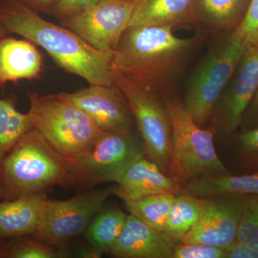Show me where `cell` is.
<instances>
[{"label": "cell", "mask_w": 258, "mask_h": 258, "mask_svg": "<svg viewBox=\"0 0 258 258\" xmlns=\"http://www.w3.org/2000/svg\"><path fill=\"white\" fill-rule=\"evenodd\" d=\"M198 42L176 37L170 27H129L113 52L112 67L163 98L174 95V82Z\"/></svg>", "instance_id": "1"}, {"label": "cell", "mask_w": 258, "mask_h": 258, "mask_svg": "<svg viewBox=\"0 0 258 258\" xmlns=\"http://www.w3.org/2000/svg\"><path fill=\"white\" fill-rule=\"evenodd\" d=\"M0 20L8 34H16L41 47L55 63L89 85L113 86V53L102 52L70 29L50 23L13 0H0Z\"/></svg>", "instance_id": "2"}, {"label": "cell", "mask_w": 258, "mask_h": 258, "mask_svg": "<svg viewBox=\"0 0 258 258\" xmlns=\"http://www.w3.org/2000/svg\"><path fill=\"white\" fill-rule=\"evenodd\" d=\"M69 159L37 129L22 136L3 163L2 180L13 199L46 195L54 186L68 187Z\"/></svg>", "instance_id": "3"}, {"label": "cell", "mask_w": 258, "mask_h": 258, "mask_svg": "<svg viewBox=\"0 0 258 258\" xmlns=\"http://www.w3.org/2000/svg\"><path fill=\"white\" fill-rule=\"evenodd\" d=\"M27 96L34 128L69 160L83 155L104 133L87 113L60 93L28 92Z\"/></svg>", "instance_id": "4"}, {"label": "cell", "mask_w": 258, "mask_h": 258, "mask_svg": "<svg viewBox=\"0 0 258 258\" xmlns=\"http://www.w3.org/2000/svg\"><path fill=\"white\" fill-rule=\"evenodd\" d=\"M163 100L171 122V175L184 183L198 176L231 174L217 156L214 131L199 126L174 95Z\"/></svg>", "instance_id": "5"}, {"label": "cell", "mask_w": 258, "mask_h": 258, "mask_svg": "<svg viewBox=\"0 0 258 258\" xmlns=\"http://www.w3.org/2000/svg\"><path fill=\"white\" fill-rule=\"evenodd\" d=\"M145 155L134 131L104 132L81 157L69 160L68 187L88 189L113 180L130 163Z\"/></svg>", "instance_id": "6"}, {"label": "cell", "mask_w": 258, "mask_h": 258, "mask_svg": "<svg viewBox=\"0 0 258 258\" xmlns=\"http://www.w3.org/2000/svg\"><path fill=\"white\" fill-rule=\"evenodd\" d=\"M113 76L128 101L146 157L171 176V122L164 100L139 87L113 68Z\"/></svg>", "instance_id": "7"}, {"label": "cell", "mask_w": 258, "mask_h": 258, "mask_svg": "<svg viewBox=\"0 0 258 258\" xmlns=\"http://www.w3.org/2000/svg\"><path fill=\"white\" fill-rule=\"evenodd\" d=\"M245 49L246 45L233 32L225 45L205 61L194 75L182 103L199 126H205L212 116Z\"/></svg>", "instance_id": "8"}, {"label": "cell", "mask_w": 258, "mask_h": 258, "mask_svg": "<svg viewBox=\"0 0 258 258\" xmlns=\"http://www.w3.org/2000/svg\"><path fill=\"white\" fill-rule=\"evenodd\" d=\"M112 195L111 187L79 194L67 200L46 198L33 237L55 246L86 231Z\"/></svg>", "instance_id": "9"}, {"label": "cell", "mask_w": 258, "mask_h": 258, "mask_svg": "<svg viewBox=\"0 0 258 258\" xmlns=\"http://www.w3.org/2000/svg\"><path fill=\"white\" fill-rule=\"evenodd\" d=\"M138 2L100 0L79 13L60 20V25L79 35L102 52H114Z\"/></svg>", "instance_id": "10"}, {"label": "cell", "mask_w": 258, "mask_h": 258, "mask_svg": "<svg viewBox=\"0 0 258 258\" xmlns=\"http://www.w3.org/2000/svg\"><path fill=\"white\" fill-rule=\"evenodd\" d=\"M244 200L241 195L207 199L201 216L181 242L225 249L237 240Z\"/></svg>", "instance_id": "11"}, {"label": "cell", "mask_w": 258, "mask_h": 258, "mask_svg": "<svg viewBox=\"0 0 258 258\" xmlns=\"http://www.w3.org/2000/svg\"><path fill=\"white\" fill-rule=\"evenodd\" d=\"M60 93L87 113L103 132L133 131L135 122L128 101L116 85H90L75 92Z\"/></svg>", "instance_id": "12"}, {"label": "cell", "mask_w": 258, "mask_h": 258, "mask_svg": "<svg viewBox=\"0 0 258 258\" xmlns=\"http://www.w3.org/2000/svg\"><path fill=\"white\" fill-rule=\"evenodd\" d=\"M258 90V45L246 47L237 74L222 100L219 130L221 135L232 137L242 123Z\"/></svg>", "instance_id": "13"}, {"label": "cell", "mask_w": 258, "mask_h": 258, "mask_svg": "<svg viewBox=\"0 0 258 258\" xmlns=\"http://www.w3.org/2000/svg\"><path fill=\"white\" fill-rule=\"evenodd\" d=\"M111 186L112 195L125 202L159 195H179L184 182L167 175L145 155L135 159L118 174Z\"/></svg>", "instance_id": "14"}, {"label": "cell", "mask_w": 258, "mask_h": 258, "mask_svg": "<svg viewBox=\"0 0 258 258\" xmlns=\"http://www.w3.org/2000/svg\"><path fill=\"white\" fill-rule=\"evenodd\" d=\"M176 244L164 232L130 214L109 253L118 258H171Z\"/></svg>", "instance_id": "15"}, {"label": "cell", "mask_w": 258, "mask_h": 258, "mask_svg": "<svg viewBox=\"0 0 258 258\" xmlns=\"http://www.w3.org/2000/svg\"><path fill=\"white\" fill-rule=\"evenodd\" d=\"M43 57L28 39L3 37L0 40V88L7 83L40 78Z\"/></svg>", "instance_id": "16"}, {"label": "cell", "mask_w": 258, "mask_h": 258, "mask_svg": "<svg viewBox=\"0 0 258 258\" xmlns=\"http://www.w3.org/2000/svg\"><path fill=\"white\" fill-rule=\"evenodd\" d=\"M47 198V195H37L0 202V237L33 235Z\"/></svg>", "instance_id": "17"}, {"label": "cell", "mask_w": 258, "mask_h": 258, "mask_svg": "<svg viewBox=\"0 0 258 258\" xmlns=\"http://www.w3.org/2000/svg\"><path fill=\"white\" fill-rule=\"evenodd\" d=\"M195 22L193 0H142L137 3L128 28L157 25L173 29Z\"/></svg>", "instance_id": "18"}, {"label": "cell", "mask_w": 258, "mask_h": 258, "mask_svg": "<svg viewBox=\"0 0 258 258\" xmlns=\"http://www.w3.org/2000/svg\"><path fill=\"white\" fill-rule=\"evenodd\" d=\"M179 195L205 199L226 195H258V173L198 176L185 181Z\"/></svg>", "instance_id": "19"}, {"label": "cell", "mask_w": 258, "mask_h": 258, "mask_svg": "<svg viewBox=\"0 0 258 258\" xmlns=\"http://www.w3.org/2000/svg\"><path fill=\"white\" fill-rule=\"evenodd\" d=\"M250 0H193L195 21L215 30L237 28Z\"/></svg>", "instance_id": "20"}, {"label": "cell", "mask_w": 258, "mask_h": 258, "mask_svg": "<svg viewBox=\"0 0 258 258\" xmlns=\"http://www.w3.org/2000/svg\"><path fill=\"white\" fill-rule=\"evenodd\" d=\"M34 128L28 113L17 108L14 96L0 98V181L3 163L10 149L30 129Z\"/></svg>", "instance_id": "21"}, {"label": "cell", "mask_w": 258, "mask_h": 258, "mask_svg": "<svg viewBox=\"0 0 258 258\" xmlns=\"http://www.w3.org/2000/svg\"><path fill=\"white\" fill-rule=\"evenodd\" d=\"M206 202L205 198L176 195L163 232L176 243L181 242L201 216Z\"/></svg>", "instance_id": "22"}, {"label": "cell", "mask_w": 258, "mask_h": 258, "mask_svg": "<svg viewBox=\"0 0 258 258\" xmlns=\"http://www.w3.org/2000/svg\"><path fill=\"white\" fill-rule=\"evenodd\" d=\"M126 218V214L120 209L110 208L98 212L86 230V240L103 253L109 252L119 237Z\"/></svg>", "instance_id": "23"}, {"label": "cell", "mask_w": 258, "mask_h": 258, "mask_svg": "<svg viewBox=\"0 0 258 258\" xmlns=\"http://www.w3.org/2000/svg\"><path fill=\"white\" fill-rule=\"evenodd\" d=\"M176 196L171 194H159L124 204L131 215L163 232Z\"/></svg>", "instance_id": "24"}, {"label": "cell", "mask_w": 258, "mask_h": 258, "mask_svg": "<svg viewBox=\"0 0 258 258\" xmlns=\"http://www.w3.org/2000/svg\"><path fill=\"white\" fill-rule=\"evenodd\" d=\"M230 138L234 174L258 173V126Z\"/></svg>", "instance_id": "25"}, {"label": "cell", "mask_w": 258, "mask_h": 258, "mask_svg": "<svg viewBox=\"0 0 258 258\" xmlns=\"http://www.w3.org/2000/svg\"><path fill=\"white\" fill-rule=\"evenodd\" d=\"M33 238L21 239L7 245L9 258H61L68 256L64 245H52Z\"/></svg>", "instance_id": "26"}, {"label": "cell", "mask_w": 258, "mask_h": 258, "mask_svg": "<svg viewBox=\"0 0 258 258\" xmlns=\"http://www.w3.org/2000/svg\"><path fill=\"white\" fill-rule=\"evenodd\" d=\"M237 240L258 251V195H244Z\"/></svg>", "instance_id": "27"}, {"label": "cell", "mask_w": 258, "mask_h": 258, "mask_svg": "<svg viewBox=\"0 0 258 258\" xmlns=\"http://www.w3.org/2000/svg\"><path fill=\"white\" fill-rule=\"evenodd\" d=\"M234 33L246 47L258 45V0H250L247 12Z\"/></svg>", "instance_id": "28"}, {"label": "cell", "mask_w": 258, "mask_h": 258, "mask_svg": "<svg viewBox=\"0 0 258 258\" xmlns=\"http://www.w3.org/2000/svg\"><path fill=\"white\" fill-rule=\"evenodd\" d=\"M171 258H227V254L214 246L179 242L174 246Z\"/></svg>", "instance_id": "29"}, {"label": "cell", "mask_w": 258, "mask_h": 258, "mask_svg": "<svg viewBox=\"0 0 258 258\" xmlns=\"http://www.w3.org/2000/svg\"><path fill=\"white\" fill-rule=\"evenodd\" d=\"M100 0H60L55 16L59 20L79 13Z\"/></svg>", "instance_id": "30"}, {"label": "cell", "mask_w": 258, "mask_h": 258, "mask_svg": "<svg viewBox=\"0 0 258 258\" xmlns=\"http://www.w3.org/2000/svg\"><path fill=\"white\" fill-rule=\"evenodd\" d=\"M38 13L55 15L60 0H13Z\"/></svg>", "instance_id": "31"}, {"label": "cell", "mask_w": 258, "mask_h": 258, "mask_svg": "<svg viewBox=\"0 0 258 258\" xmlns=\"http://www.w3.org/2000/svg\"><path fill=\"white\" fill-rule=\"evenodd\" d=\"M223 249L227 258H258L257 250L237 240Z\"/></svg>", "instance_id": "32"}, {"label": "cell", "mask_w": 258, "mask_h": 258, "mask_svg": "<svg viewBox=\"0 0 258 258\" xmlns=\"http://www.w3.org/2000/svg\"><path fill=\"white\" fill-rule=\"evenodd\" d=\"M247 118L248 122H247L245 126L242 130L247 131L258 126V90L252 103L247 108L242 120ZM244 131H242V132H244Z\"/></svg>", "instance_id": "33"}, {"label": "cell", "mask_w": 258, "mask_h": 258, "mask_svg": "<svg viewBox=\"0 0 258 258\" xmlns=\"http://www.w3.org/2000/svg\"><path fill=\"white\" fill-rule=\"evenodd\" d=\"M103 252L91 245L86 246L80 249L79 257L83 258H100Z\"/></svg>", "instance_id": "34"}, {"label": "cell", "mask_w": 258, "mask_h": 258, "mask_svg": "<svg viewBox=\"0 0 258 258\" xmlns=\"http://www.w3.org/2000/svg\"><path fill=\"white\" fill-rule=\"evenodd\" d=\"M0 200H12L11 195H10L9 190L8 189L4 183L2 181H0Z\"/></svg>", "instance_id": "35"}, {"label": "cell", "mask_w": 258, "mask_h": 258, "mask_svg": "<svg viewBox=\"0 0 258 258\" xmlns=\"http://www.w3.org/2000/svg\"><path fill=\"white\" fill-rule=\"evenodd\" d=\"M8 257V251L7 245L3 242V238L0 237V258Z\"/></svg>", "instance_id": "36"}, {"label": "cell", "mask_w": 258, "mask_h": 258, "mask_svg": "<svg viewBox=\"0 0 258 258\" xmlns=\"http://www.w3.org/2000/svg\"><path fill=\"white\" fill-rule=\"evenodd\" d=\"M8 34V30L5 28V25H3V23H2L1 20H0V40H2L3 37L7 36Z\"/></svg>", "instance_id": "37"}, {"label": "cell", "mask_w": 258, "mask_h": 258, "mask_svg": "<svg viewBox=\"0 0 258 258\" xmlns=\"http://www.w3.org/2000/svg\"><path fill=\"white\" fill-rule=\"evenodd\" d=\"M136 1L140 2V1H142V0H136Z\"/></svg>", "instance_id": "38"}]
</instances>
